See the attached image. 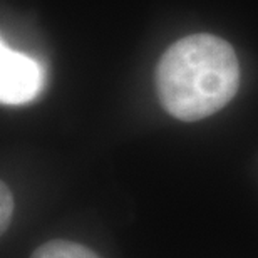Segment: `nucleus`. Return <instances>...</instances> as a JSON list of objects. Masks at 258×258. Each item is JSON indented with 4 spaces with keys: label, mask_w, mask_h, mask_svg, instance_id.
<instances>
[{
    "label": "nucleus",
    "mask_w": 258,
    "mask_h": 258,
    "mask_svg": "<svg viewBox=\"0 0 258 258\" xmlns=\"http://www.w3.org/2000/svg\"><path fill=\"white\" fill-rule=\"evenodd\" d=\"M14 213V196L10 193L9 186L2 183V189H0V228L2 233H5L10 225Z\"/></svg>",
    "instance_id": "20e7f679"
},
{
    "label": "nucleus",
    "mask_w": 258,
    "mask_h": 258,
    "mask_svg": "<svg viewBox=\"0 0 258 258\" xmlns=\"http://www.w3.org/2000/svg\"><path fill=\"white\" fill-rule=\"evenodd\" d=\"M45 72L30 55L0 44V101L4 104H27L40 94Z\"/></svg>",
    "instance_id": "f03ea898"
},
{
    "label": "nucleus",
    "mask_w": 258,
    "mask_h": 258,
    "mask_svg": "<svg viewBox=\"0 0 258 258\" xmlns=\"http://www.w3.org/2000/svg\"><path fill=\"white\" fill-rule=\"evenodd\" d=\"M156 92L164 111L179 121L205 119L233 99L240 64L226 40L195 34L176 40L156 67Z\"/></svg>",
    "instance_id": "f257e3e1"
},
{
    "label": "nucleus",
    "mask_w": 258,
    "mask_h": 258,
    "mask_svg": "<svg viewBox=\"0 0 258 258\" xmlns=\"http://www.w3.org/2000/svg\"><path fill=\"white\" fill-rule=\"evenodd\" d=\"M30 258H101L96 251L76 241L52 240L40 245Z\"/></svg>",
    "instance_id": "7ed1b4c3"
}]
</instances>
